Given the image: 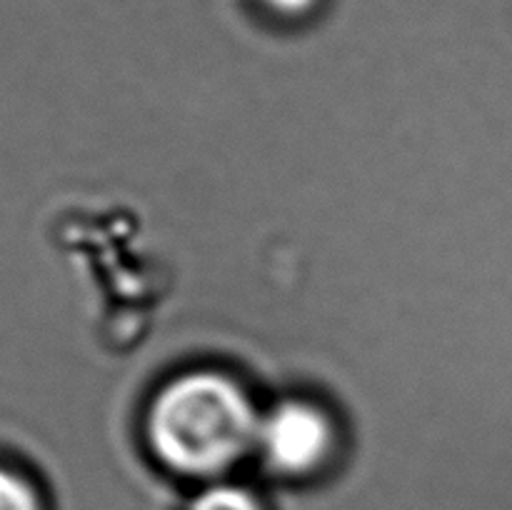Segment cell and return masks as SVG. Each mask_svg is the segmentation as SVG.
<instances>
[{"mask_svg":"<svg viewBox=\"0 0 512 510\" xmlns=\"http://www.w3.org/2000/svg\"><path fill=\"white\" fill-rule=\"evenodd\" d=\"M258 425L260 415L238 383L220 373H190L153 400L148 438L175 473L213 478L255 448Z\"/></svg>","mask_w":512,"mask_h":510,"instance_id":"obj_1","label":"cell"},{"mask_svg":"<svg viewBox=\"0 0 512 510\" xmlns=\"http://www.w3.org/2000/svg\"><path fill=\"white\" fill-rule=\"evenodd\" d=\"M330 443L333 433L323 410L303 400H285L260 418L255 448L278 473L305 475L323 463Z\"/></svg>","mask_w":512,"mask_h":510,"instance_id":"obj_2","label":"cell"},{"mask_svg":"<svg viewBox=\"0 0 512 510\" xmlns=\"http://www.w3.org/2000/svg\"><path fill=\"white\" fill-rule=\"evenodd\" d=\"M188 510H263L260 500L250 490L238 485L218 483L198 495Z\"/></svg>","mask_w":512,"mask_h":510,"instance_id":"obj_3","label":"cell"},{"mask_svg":"<svg viewBox=\"0 0 512 510\" xmlns=\"http://www.w3.org/2000/svg\"><path fill=\"white\" fill-rule=\"evenodd\" d=\"M0 510H43L33 485L0 468Z\"/></svg>","mask_w":512,"mask_h":510,"instance_id":"obj_4","label":"cell"},{"mask_svg":"<svg viewBox=\"0 0 512 510\" xmlns=\"http://www.w3.org/2000/svg\"><path fill=\"white\" fill-rule=\"evenodd\" d=\"M273 13L288 15V18H295V15H303L313 8L318 0H263Z\"/></svg>","mask_w":512,"mask_h":510,"instance_id":"obj_5","label":"cell"}]
</instances>
